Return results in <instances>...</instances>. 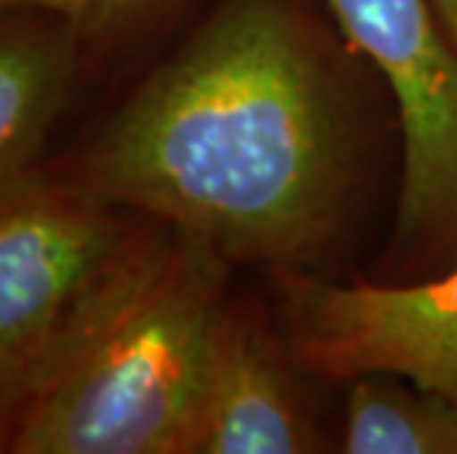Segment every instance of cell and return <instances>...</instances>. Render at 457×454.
<instances>
[{
    "instance_id": "6da1fadb",
    "label": "cell",
    "mask_w": 457,
    "mask_h": 454,
    "mask_svg": "<svg viewBox=\"0 0 457 454\" xmlns=\"http://www.w3.org/2000/svg\"><path fill=\"white\" fill-rule=\"evenodd\" d=\"M71 180L228 263L313 272L357 186L352 101L325 27L298 0H225L110 115Z\"/></svg>"
},
{
    "instance_id": "7a4b0ae2",
    "label": "cell",
    "mask_w": 457,
    "mask_h": 454,
    "mask_svg": "<svg viewBox=\"0 0 457 454\" xmlns=\"http://www.w3.org/2000/svg\"><path fill=\"white\" fill-rule=\"evenodd\" d=\"M230 266L151 219L9 433L15 454H192Z\"/></svg>"
},
{
    "instance_id": "3957f363",
    "label": "cell",
    "mask_w": 457,
    "mask_h": 454,
    "mask_svg": "<svg viewBox=\"0 0 457 454\" xmlns=\"http://www.w3.org/2000/svg\"><path fill=\"white\" fill-rule=\"evenodd\" d=\"M145 221L71 177L30 171L0 186V451L110 293Z\"/></svg>"
},
{
    "instance_id": "277c9868",
    "label": "cell",
    "mask_w": 457,
    "mask_h": 454,
    "mask_svg": "<svg viewBox=\"0 0 457 454\" xmlns=\"http://www.w3.org/2000/svg\"><path fill=\"white\" fill-rule=\"evenodd\" d=\"M339 30L381 71L402 124L393 254L457 263V42L431 0H328Z\"/></svg>"
},
{
    "instance_id": "5b68a950",
    "label": "cell",
    "mask_w": 457,
    "mask_h": 454,
    "mask_svg": "<svg viewBox=\"0 0 457 454\" xmlns=\"http://www.w3.org/2000/svg\"><path fill=\"white\" fill-rule=\"evenodd\" d=\"M289 357L322 378L393 372L457 410V263L411 284H337L278 268Z\"/></svg>"
},
{
    "instance_id": "8992f818",
    "label": "cell",
    "mask_w": 457,
    "mask_h": 454,
    "mask_svg": "<svg viewBox=\"0 0 457 454\" xmlns=\"http://www.w3.org/2000/svg\"><path fill=\"white\" fill-rule=\"evenodd\" d=\"M322 433L301 401L262 316L228 301L221 316L207 392L192 454H307L322 451Z\"/></svg>"
},
{
    "instance_id": "52a82bcc",
    "label": "cell",
    "mask_w": 457,
    "mask_h": 454,
    "mask_svg": "<svg viewBox=\"0 0 457 454\" xmlns=\"http://www.w3.org/2000/svg\"><path fill=\"white\" fill-rule=\"evenodd\" d=\"M83 45L51 15L0 9V186L30 175L71 98Z\"/></svg>"
},
{
    "instance_id": "ba28073f",
    "label": "cell",
    "mask_w": 457,
    "mask_h": 454,
    "mask_svg": "<svg viewBox=\"0 0 457 454\" xmlns=\"http://www.w3.org/2000/svg\"><path fill=\"white\" fill-rule=\"evenodd\" d=\"M348 454H457V410L393 372L348 378L343 446Z\"/></svg>"
},
{
    "instance_id": "9c48e42d",
    "label": "cell",
    "mask_w": 457,
    "mask_h": 454,
    "mask_svg": "<svg viewBox=\"0 0 457 454\" xmlns=\"http://www.w3.org/2000/svg\"><path fill=\"white\" fill-rule=\"evenodd\" d=\"M187 0H0V9L51 15L83 47H110L151 30Z\"/></svg>"
},
{
    "instance_id": "30bf717a",
    "label": "cell",
    "mask_w": 457,
    "mask_h": 454,
    "mask_svg": "<svg viewBox=\"0 0 457 454\" xmlns=\"http://www.w3.org/2000/svg\"><path fill=\"white\" fill-rule=\"evenodd\" d=\"M440 21L445 24V30L452 33V38L457 42V0H431Z\"/></svg>"
}]
</instances>
